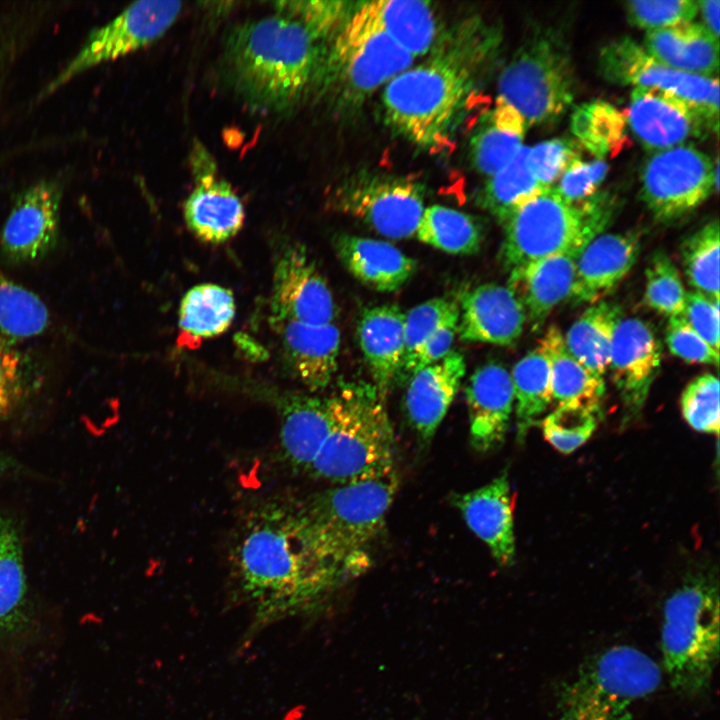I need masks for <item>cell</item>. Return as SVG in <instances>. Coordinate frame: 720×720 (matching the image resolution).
I'll use <instances>...</instances> for the list:
<instances>
[{
    "instance_id": "obj_47",
    "label": "cell",
    "mask_w": 720,
    "mask_h": 720,
    "mask_svg": "<svg viewBox=\"0 0 720 720\" xmlns=\"http://www.w3.org/2000/svg\"><path fill=\"white\" fill-rule=\"evenodd\" d=\"M682 416L688 425L702 433H719V380L712 373H704L688 383L681 394Z\"/></svg>"
},
{
    "instance_id": "obj_11",
    "label": "cell",
    "mask_w": 720,
    "mask_h": 720,
    "mask_svg": "<svg viewBox=\"0 0 720 720\" xmlns=\"http://www.w3.org/2000/svg\"><path fill=\"white\" fill-rule=\"evenodd\" d=\"M182 10V2L141 0L96 27L77 53L40 90L36 102L59 91L77 76L101 64L136 52L163 36Z\"/></svg>"
},
{
    "instance_id": "obj_36",
    "label": "cell",
    "mask_w": 720,
    "mask_h": 720,
    "mask_svg": "<svg viewBox=\"0 0 720 720\" xmlns=\"http://www.w3.org/2000/svg\"><path fill=\"white\" fill-rule=\"evenodd\" d=\"M514 392L516 439L525 440L528 431L552 404L550 363L539 343L513 367L510 374Z\"/></svg>"
},
{
    "instance_id": "obj_4",
    "label": "cell",
    "mask_w": 720,
    "mask_h": 720,
    "mask_svg": "<svg viewBox=\"0 0 720 720\" xmlns=\"http://www.w3.org/2000/svg\"><path fill=\"white\" fill-rule=\"evenodd\" d=\"M331 398L332 425L308 475L333 485L394 470V433L373 384L347 383Z\"/></svg>"
},
{
    "instance_id": "obj_30",
    "label": "cell",
    "mask_w": 720,
    "mask_h": 720,
    "mask_svg": "<svg viewBox=\"0 0 720 720\" xmlns=\"http://www.w3.org/2000/svg\"><path fill=\"white\" fill-rule=\"evenodd\" d=\"M353 13L388 35L414 58L431 53L443 38L429 2L371 1L362 3Z\"/></svg>"
},
{
    "instance_id": "obj_14",
    "label": "cell",
    "mask_w": 720,
    "mask_h": 720,
    "mask_svg": "<svg viewBox=\"0 0 720 720\" xmlns=\"http://www.w3.org/2000/svg\"><path fill=\"white\" fill-rule=\"evenodd\" d=\"M334 206L390 239L416 234L424 211L422 185L407 178L358 176L341 185Z\"/></svg>"
},
{
    "instance_id": "obj_32",
    "label": "cell",
    "mask_w": 720,
    "mask_h": 720,
    "mask_svg": "<svg viewBox=\"0 0 720 720\" xmlns=\"http://www.w3.org/2000/svg\"><path fill=\"white\" fill-rule=\"evenodd\" d=\"M527 124L522 115L502 99L488 111L470 141L474 167L492 176L508 164L523 147Z\"/></svg>"
},
{
    "instance_id": "obj_6",
    "label": "cell",
    "mask_w": 720,
    "mask_h": 720,
    "mask_svg": "<svg viewBox=\"0 0 720 720\" xmlns=\"http://www.w3.org/2000/svg\"><path fill=\"white\" fill-rule=\"evenodd\" d=\"M398 485L394 469L333 485L300 505L320 540L349 576L367 568L368 547L384 529Z\"/></svg>"
},
{
    "instance_id": "obj_1",
    "label": "cell",
    "mask_w": 720,
    "mask_h": 720,
    "mask_svg": "<svg viewBox=\"0 0 720 720\" xmlns=\"http://www.w3.org/2000/svg\"><path fill=\"white\" fill-rule=\"evenodd\" d=\"M232 560L259 626L311 607L349 576L301 506L275 501L249 513L234 542Z\"/></svg>"
},
{
    "instance_id": "obj_5",
    "label": "cell",
    "mask_w": 720,
    "mask_h": 720,
    "mask_svg": "<svg viewBox=\"0 0 720 720\" xmlns=\"http://www.w3.org/2000/svg\"><path fill=\"white\" fill-rule=\"evenodd\" d=\"M660 643L672 688L689 698L706 692L719 659V592L712 578L688 580L667 598Z\"/></svg>"
},
{
    "instance_id": "obj_44",
    "label": "cell",
    "mask_w": 720,
    "mask_h": 720,
    "mask_svg": "<svg viewBox=\"0 0 720 720\" xmlns=\"http://www.w3.org/2000/svg\"><path fill=\"white\" fill-rule=\"evenodd\" d=\"M644 301L667 317L682 315L686 291L679 272L664 251H655L645 269Z\"/></svg>"
},
{
    "instance_id": "obj_28",
    "label": "cell",
    "mask_w": 720,
    "mask_h": 720,
    "mask_svg": "<svg viewBox=\"0 0 720 720\" xmlns=\"http://www.w3.org/2000/svg\"><path fill=\"white\" fill-rule=\"evenodd\" d=\"M404 317L395 304L365 308L357 322V338L379 396L385 400L397 379L404 354Z\"/></svg>"
},
{
    "instance_id": "obj_31",
    "label": "cell",
    "mask_w": 720,
    "mask_h": 720,
    "mask_svg": "<svg viewBox=\"0 0 720 720\" xmlns=\"http://www.w3.org/2000/svg\"><path fill=\"white\" fill-rule=\"evenodd\" d=\"M644 49L663 64L689 74L717 77L719 41L699 23L648 31Z\"/></svg>"
},
{
    "instance_id": "obj_50",
    "label": "cell",
    "mask_w": 720,
    "mask_h": 720,
    "mask_svg": "<svg viewBox=\"0 0 720 720\" xmlns=\"http://www.w3.org/2000/svg\"><path fill=\"white\" fill-rule=\"evenodd\" d=\"M578 157L580 152L577 142L555 138L528 148L527 164L539 184L544 189H550Z\"/></svg>"
},
{
    "instance_id": "obj_49",
    "label": "cell",
    "mask_w": 720,
    "mask_h": 720,
    "mask_svg": "<svg viewBox=\"0 0 720 720\" xmlns=\"http://www.w3.org/2000/svg\"><path fill=\"white\" fill-rule=\"evenodd\" d=\"M631 25L648 31L692 22L698 14L693 0H637L624 4Z\"/></svg>"
},
{
    "instance_id": "obj_42",
    "label": "cell",
    "mask_w": 720,
    "mask_h": 720,
    "mask_svg": "<svg viewBox=\"0 0 720 720\" xmlns=\"http://www.w3.org/2000/svg\"><path fill=\"white\" fill-rule=\"evenodd\" d=\"M719 234V222L712 220L689 235L680 248L687 281L714 300H719Z\"/></svg>"
},
{
    "instance_id": "obj_10",
    "label": "cell",
    "mask_w": 720,
    "mask_h": 720,
    "mask_svg": "<svg viewBox=\"0 0 720 720\" xmlns=\"http://www.w3.org/2000/svg\"><path fill=\"white\" fill-rule=\"evenodd\" d=\"M327 56L317 73L323 72L325 84H330L338 99L349 106L359 104L385 86L410 68L415 59L353 12L335 35Z\"/></svg>"
},
{
    "instance_id": "obj_37",
    "label": "cell",
    "mask_w": 720,
    "mask_h": 720,
    "mask_svg": "<svg viewBox=\"0 0 720 720\" xmlns=\"http://www.w3.org/2000/svg\"><path fill=\"white\" fill-rule=\"evenodd\" d=\"M28 585L23 546L15 523L0 516V634L23 625Z\"/></svg>"
},
{
    "instance_id": "obj_43",
    "label": "cell",
    "mask_w": 720,
    "mask_h": 720,
    "mask_svg": "<svg viewBox=\"0 0 720 720\" xmlns=\"http://www.w3.org/2000/svg\"><path fill=\"white\" fill-rule=\"evenodd\" d=\"M601 408L584 404L557 405L542 420L544 438L558 451L572 453L596 430Z\"/></svg>"
},
{
    "instance_id": "obj_18",
    "label": "cell",
    "mask_w": 720,
    "mask_h": 720,
    "mask_svg": "<svg viewBox=\"0 0 720 720\" xmlns=\"http://www.w3.org/2000/svg\"><path fill=\"white\" fill-rule=\"evenodd\" d=\"M625 115L643 147L655 152L687 144L708 130L715 131L698 108L656 88H633Z\"/></svg>"
},
{
    "instance_id": "obj_23",
    "label": "cell",
    "mask_w": 720,
    "mask_h": 720,
    "mask_svg": "<svg viewBox=\"0 0 720 720\" xmlns=\"http://www.w3.org/2000/svg\"><path fill=\"white\" fill-rule=\"evenodd\" d=\"M465 372L464 356L451 351L409 378L404 397L405 412L422 445L431 442L460 388Z\"/></svg>"
},
{
    "instance_id": "obj_17",
    "label": "cell",
    "mask_w": 720,
    "mask_h": 720,
    "mask_svg": "<svg viewBox=\"0 0 720 720\" xmlns=\"http://www.w3.org/2000/svg\"><path fill=\"white\" fill-rule=\"evenodd\" d=\"M661 357V343L649 323L636 317L620 320L608 370L621 398L626 423L640 415L660 370Z\"/></svg>"
},
{
    "instance_id": "obj_24",
    "label": "cell",
    "mask_w": 720,
    "mask_h": 720,
    "mask_svg": "<svg viewBox=\"0 0 720 720\" xmlns=\"http://www.w3.org/2000/svg\"><path fill=\"white\" fill-rule=\"evenodd\" d=\"M640 251L638 234L601 233L587 243L576 259L570 297L594 304L613 291L634 266Z\"/></svg>"
},
{
    "instance_id": "obj_15",
    "label": "cell",
    "mask_w": 720,
    "mask_h": 720,
    "mask_svg": "<svg viewBox=\"0 0 720 720\" xmlns=\"http://www.w3.org/2000/svg\"><path fill=\"white\" fill-rule=\"evenodd\" d=\"M63 189L56 179H44L16 198L1 230L0 250L15 264L44 258L56 246Z\"/></svg>"
},
{
    "instance_id": "obj_53",
    "label": "cell",
    "mask_w": 720,
    "mask_h": 720,
    "mask_svg": "<svg viewBox=\"0 0 720 720\" xmlns=\"http://www.w3.org/2000/svg\"><path fill=\"white\" fill-rule=\"evenodd\" d=\"M682 315L691 328L719 352V300L696 290L686 292Z\"/></svg>"
},
{
    "instance_id": "obj_35",
    "label": "cell",
    "mask_w": 720,
    "mask_h": 720,
    "mask_svg": "<svg viewBox=\"0 0 720 720\" xmlns=\"http://www.w3.org/2000/svg\"><path fill=\"white\" fill-rule=\"evenodd\" d=\"M621 315L619 305L601 300L590 305L563 335L570 353L598 377L604 378L608 370L614 333Z\"/></svg>"
},
{
    "instance_id": "obj_46",
    "label": "cell",
    "mask_w": 720,
    "mask_h": 720,
    "mask_svg": "<svg viewBox=\"0 0 720 720\" xmlns=\"http://www.w3.org/2000/svg\"><path fill=\"white\" fill-rule=\"evenodd\" d=\"M342 1H280L274 3L277 14L296 20L319 43L336 35L349 18Z\"/></svg>"
},
{
    "instance_id": "obj_9",
    "label": "cell",
    "mask_w": 720,
    "mask_h": 720,
    "mask_svg": "<svg viewBox=\"0 0 720 720\" xmlns=\"http://www.w3.org/2000/svg\"><path fill=\"white\" fill-rule=\"evenodd\" d=\"M576 79L560 32L540 27L524 40L498 81V98L513 106L527 126L559 120L573 103Z\"/></svg>"
},
{
    "instance_id": "obj_20",
    "label": "cell",
    "mask_w": 720,
    "mask_h": 720,
    "mask_svg": "<svg viewBox=\"0 0 720 720\" xmlns=\"http://www.w3.org/2000/svg\"><path fill=\"white\" fill-rule=\"evenodd\" d=\"M197 183L184 203V219L201 241L218 245L234 238L242 229L245 211L232 186L214 173L212 161H202L199 151Z\"/></svg>"
},
{
    "instance_id": "obj_57",
    "label": "cell",
    "mask_w": 720,
    "mask_h": 720,
    "mask_svg": "<svg viewBox=\"0 0 720 720\" xmlns=\"http://www.w3.org/2000/svg\"><path fill=\"white\" fill-rule=\"evenodd\" d=\"M15 468V462L0 451V476Z\"/></svg>"
},
{
    "instance_id": "obj_19",
    "label": "cell",
    "mask_w": 720,
    "mask_h": 720,
    "mask_svg": "<svg viewBox=\"0 0 720 720\" xmlns=\"http://www.w3.org/2000/svg\"><path fill=\"white\" fill-rule=\"evenodd\" d=\"M465 393L473 449L495 450L505 440L514 409L510 373L498 362H487L471 374Z\"/></svg>"
},
{
    "instance_id": "obj_27",
    "label": "cell",
    "mask_w": 720,
    "mask_h": 720,
    "mask_svg": "<svg viewBox=\"0 0 720 720\" xmlns=\"http://www.w3.org/2000/svg\"><path fill=\"white\" fill-rule=\"evenodd\" d=\"M280 334L284 359L293 375L310 391L325 389L338 367L340 331L336 325L285 321L273 326Z\"/></svg>"
},
{
    "instance_id": "obj_13",
    "label": "cell",
    "mask_w": 720,
    "mask_h": 720,
    "mask_svg": "<svg viewBox=\"0 0 720 720\" xmlns=\"http://www.w3.org/2000/svg\"><path fill=\"white\" fill-rule=\"evenodd\" d=\"M598 64L601 75L611 83L656 88L684 99L698 108L718 131V77L694 75L671 68L629 37L603 46Z\"/></svg>"
},
{
    "instance_id": "obj_16",
    "label": "cell",
    "mask_w": 720,
    "mask_h": 720,
    "mask_svg": "<svg viewBox=\"0 0 720 720\" xmlns=\"http://www.w3.org/2000/svg\"><path fill=\"white\" fill-rule=\"evenodd\" d=\"M271 315L273 326L285 321L324 325L337 318L333 294L303 246L286 247L275 262Z\"/></svg>"
},
{
    "instance_id": "obj_48",
    "label": "cell",
    "mask_w": 720,
    "mask_h": 720,
    "mask_svg": "<svg viewBox=\"0 0 720 720\" xmlns=\"http://www.w3.org/2000/svg\"><path fill=\"white\" fill-rule=\"evenodd\" d=\"M32 366L24 353L0 342V421L21 406L32 389Z\"/></svg>"
},
{
    "instance_id": "obj_21",
    "label": "cell",
    "mask_w": 720,
    "mask_h": 720,
    "mask_svg": "<svg viewBox=\"0 0 720 720\" xmlns=\"http://www.w3.org/2000/svg\"><path fill=\"white\" fill-rule=\"evenodd\" d=\"M458 335L462 341L509 346L521 337L526 314L507 287L485 283L461 296Z\"/></svg>"
},
{
    "instance_id": "obj_54",
    "label": "cell",
    "mask_w": 720,
    "mask_h": 720,
    "mask_svg": "<svg viewBox=\"0 0 720 720\" xmlns=\"http://www.w3.org/2000/svg\"><path fill=\"white\" fill-rule=\"evenodd\" d=\"M459 316L460 310L458 309L425 341L415 356L410 377L426 366L443 359L452 351L451 347L458 333Z\"/></svg>"
},
{
    "instance_id": "obj_51",
    "label": "cell",
    "mask_w": 720,
    "mask_h": 720,
    "mask_svg": "<svg viewBox=\"0 0 720 720\" xmlns=\"http://www.w3.org/2000/svg\"><path fill=\"white\" fill-rule=\"evenodd\" d=\"M609 166L605 160H573L564 171L557 186L552 187L564 200L580 203L596 196Z\"/></svg>"
},
{
    "instance_id": "obj_56",
    "label": "cell",
    "mask_w": 720,
    "mask_h": 720,
    "mask_svg": "<svg viewBox=\"0 0 720 720\" xmlns=\"http://www.w3.org/2000/svg\"><path fill=\"white\" fill-rule=\"evenodd\" d=\"M14 69L15 65L12 57L0 45V109L8 92V85Z\"/></svg>"
},
{
    "instance_id": "obj_41",
    "label": "cell",
    "mask_w": 720,
    "mask_h": 720,
    "mask_svg": "<svg viewBox=\"0 0 720 720\" xmlns=\"http://www.w3.org/2000/svg\"><path fill=\"white\" fill-rule=\"evenodd\" d=\"M49 322L43 300L0 273V342L16 346L42 334Z\"/></svg>"
},
{
    "instance_id": "obj_8",
    "label": "cell",
    "mask_w": 720,
    "mask_h": 720,
    "mask_svg": "<svg viewBox=\"0 0 720 720\" xmlns=\"http://www.w3.org/2000/svg\"><path fill=\"white\" fill-rule=\"evenodd\" d=\"M661 680V668L649 655L612 646L587 658L560 689L557 720H633L632 707Z\"/></svg>"
},
{
    "instance_id": "obj_26",
    "label": "cell",
    "mask_w": 720,
    "mask_h": 720,
    "mask_svg": "<svg viewBox=\"0 0 720 720\" xmlns=\"http://www.w3.org/2000/svg\"><path fill=\"white\" fill-rule=\"evenodd\" d=\"M580 251L537 259L509 271L507 287L524 308L533 331H538L552 310L570 297Z\"/></svg>"
},
{
    "instance_id": "obj_7",
    "label": "cell",
    "mask_w": 720,
    "mask_h": 720,
    "mask_svg": "<svg viewBox=\"0 0 720 720\" xmlns=\"http://www.w3.org/2000/svg\"><path fill=\"white\" fill-rule=\"evenodd\" d=\"M614 209L606 193L599 192L586 201L570 203L553 188L547 189L502 223V263L510 271L537 259L582 250L605 230Z\"/></svg>"
},
{
    "instance_id": "obj_52",
    "label": "cell",
    "mask_w": 720,
    "mask_h": 720,
    "mask_svg": "<svg viewBox=\"0 0 720 720\" xmlns=\"http://www.w3.org/2000/svg\"><path fill=\"white\" fill-rule=\"evenodd\" d=\"M665 341L673 355L688 363L718 367L719 352L691 328L683 315L669 317Z\"/></svg>"
},
{
    "instance_id": "obj_3",
    "label": "cell",
    "mask_w": 720,
    "mask_h": 720,
    "mask_svg": "<svg viewBox=\"0 0 720 720\" xmlns=\"http://www.w3.org/2000/svg\"><path fill=\"white\" fill-rule=\"evenodd\" d=\"M318 42L299 22L281 14L236 26L224 46V68L235 92L265 112L293 107L315 80Z\"/></svg>"
},
{
    "instance_id": "obj_22",
    "label": "cell",
    "mask_w": 720,
    "mask_h": 720,
    "mask_svg": "<svg viewBox=\"0 0 720 720\" xmlns=\"http://www.w3.org/2000/svg\"><path fill=\"white\" fill-rule=\"evenodd\" d=\"M453 504L497 563L512 565L516 554L514 504L507 471L480 488L455 494Z\"/></svg>"
},
{
    "instance_id": "obj_39",
    "label": "cell",
    "mask_w": 720,
    "mask_h": 720,
    "mask_svg": "<svg viewBox=\"0 0 720 720\" xmlns=\"http://www.w3.org/2000/svg\"><path fill=\"white\" fill-rule=\"evenodd\" d=\"M416 235L421 242L446 253L472 255L481 247L484 230L471 215L434 204L424 209Z\"/></svg>"
},
{
    "instance_id": "obj_12",
    "label": "cell",
    "mask_w": 720,
    "mask_h": 720,
    "mask_svg": "<svg viewBox=\"0 0 720 720\" xmlns=\"http://www.w3.org/2000/svg\"><path fill=\"white\" fill-rule=\"evenodd\" d=\"M719 165L692 145L655 152L641 172V198L659 221H672L717 192Z\"/></svg>"
},
{
    "instance_id": "obj_34",
    "label": "cell",
    "mask_w": 720,
    "mask_h": 720,
    "mask_svg": "<svg viewBox=\"0 0 720 720\" xmlns=\"http://www.w3.org/2000/svg\"><path fill=\"white\" fill-rule=\"evenodd\" d=\"M540 344L550 363L552 399L557 405L584 404L601 407L605 394L604 378L598 377L567 349L560 329L550 326Z\"/></svg>"
},
{
    "instance_id": "obj_40",
    "label": "cell",
    "mask_w": 720,
    "mask_h": 720,
    "mask_svg": "<svg viewBox=\"0 0 720 720\" xmlns=\"http://www.w3.org/2000/svg\"><path fill=\"white\" fill-rule=\"evenodd\" d=\"M528 147L498 172L489 177L480 192L479 205L501 224L519 207L539 195L544 189L527 164Z\"/></svg>"
},
{
    "instance_id": "obj_2",
    "label": "cell",
    "mask_w": 720,
    "mask_h": 720,
    "mask_svg": "<svg viewBox=\"0 0 720 720\" xmlns=\"http://www.w3.org/2000/svg\"><path fill=\"white\" fill-rule=\"evenodd\" d=\"M497 42L495 31L477 23L442 38L429 59L384 86L382 104L389 125L422 148L445 145L475 88L480 64Z\"/></svg>"
},
{
    "instance_id": "obj_45",
    "label": "cell",
    "mask_w": 720,
    "mask_h": 720,
    "mask_svg": "<svg viewBox=\"0 0 720 720\" xmlns=\"http://www.w3.org/2000/svg\"><path fill=\"white\" fill-rule=\"evenodd\" d=\"M459 306L447 298L427 300L408 311L404 317V354L397 379L410 377L416 354L425 341Z\"/></svg>"
},
{
    "instance_id": "obj_25",
    "label": "cell",
    "mask_w": 720,
    "mask_h": 720,
    "mask_svg": "<svg viewBox=\"0 0 720 720\" xmlns=\"http://www.w3.org/2000/svg\"><path fill=\"white\" fill-rule=\"evenodd\" d=\"M280 456L295 473L308 472L332 425L331 398L291 393L277 401Z\"/></svg>"
},
{
    "instance_id": "obj_29",
    "label": "cell",
    "mask_w": 720,
    "mask_h": 720,
    "mask_svg": "<svg viewBox=\"0 0 720 720\" xmlns=\"http://www.w3.org/2000/svg\"><path fill=\"white\" fill-rule=\"evenodd\" d=\"M333 243L346 270L363 285L378 292L399 290L417 269L413 258L385 241L340 234Z\"/></svg>"
},
{
    "instance_id": "obj_33",
    "label": "cell",
    "mask_w": 720,
    "mask_h": 720,
    "mask_svg": "<svg viewBox=\"0 0 720 720\" xmlns=\"http://www.w3.org/2000/svg\"><path fill=\"white\" fill-rule=\"evenodd\" d=\"M236 313L231 290L214 283H202L190 288L179 307V344L194 348L202 340L225 333Z\"/></svg>"
},
{
    "instance_id": "obj_55",
    "label": "cell",
    "mask_w": 720,
    "mask_h": 720,
    "mask_svg": "<svg viewBox=\"0 0 720 720\" xmlns=\"http://www.w3.org/2000/svg\"><path fill=\"white\" fill-rule=\"evenodd\" d=\"M698 12L704 20V27L717 39H719V0L697 1Z\"/></svg>"
},
{
    "instance_id": "obj_38",
    "label": "cell",
    "mask_w": 720,
    "mask_h": 720,
    "mask_svg": "<svg viewBox=\"0 0 720 720\" xmlns=\"http://www.w3.org/2000/svg\"><path fill=\"white\" fill-rule=\"evenodd\" d=\"M627 118L610 103L593 100L578 105L571 115V131L597 159L618 155L628 145Z\"/></svg>"
}]
</instances>
